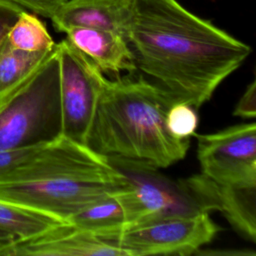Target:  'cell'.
<instances>
[{"label":"cell","instance_id":"obj_1","mask_svg":"<svg viewBox=\"0 0 256 256\" xmlns=\"http://www.w3.org/2000/svg\"><path fill=\"white\" fill-rule=\"evenodd\" d=\"M126 41L136 69L196 110L252 51L177 0H134Z\"/></svg>","mask_w":256,"mask_h":256},{"label":"cell","instance_id":"obj_2","mask_svg":"<svg viewBox=\"0 0 256 256\" xmlns=\"http://www.w3.org/2000/svg\"><path fill=\"white\" fill-rule=\"evenodd\" d=\"M128 186L126 176L106 157L62 136L0 179V201L66 222Z\"/></svg>","mask_w":256,"mask_h":256},{"label":"cell","instance_id":"obj_3","mask_svg":"<svg viewBox=\"0 0 256 256\" xmlns=\"http://www.w3.org/2000/svg\"><path fill=\"white\" fill-rule=\"evenodd\" d=\"M175 101L164 88L142 78L107 80L85 146L107 158L168 167L186 156L190 144L167 129L166 113Z\"/></svg>","mask_w":256,"mask_h":256},{"label":"cell","instance_id":"obj_4","mask_svg":"<svg viewBox=\"0 0 256 256\" xmlns=\"http://www.w3.org/2000/svg\"><path fill=\"white\" fill-rule=\"evenodd\" d=\"M62 137L56 44L38 68L0 104V149L33 147Z\"/></svg>","mask_w":256,"mask_h":256},{"label":"cell","instance_id":"obj_5","mask_svg":"<svg viewBox=\"0 0 256 256\" xmlns=\"http://www.w3.org/2000/svg\"><path fill=\"white\" fill-rule=\"evenodd\" d=\"M219 229L208 212H197L151 219L101 239L123 249L127 256H184L197 253Z\"/></svg>","mask_w":256,"mask_h":256},{"label":"cell","instance_id":"obj_6","mask_svg":"<svg viewBox=\"0 0 256 256\" xmlns=\"http://www.w3.org/2000/svg\"><path fill=\"white\" fill-rule=\"evenodd\" d=\"M59 61L62 136L85 145L107 78L67 39L56 43Z\"/></svg>","mask_w":256,"mask_h":256},{"label":"cell","instance_id":"obj_7","mask_svg":"<svg viewBox=\"0 0 256 256\" xmlns=\"http://www.w3.org/2000/svg\"><path fill=\"white\" fill-rule=\"evenodd\" d=\"M107 159L129 182L126 189L118 192L127 217L126 227L167 215L203 212L181 179L174 182L161 175L158 168L144 162L114 157Z\"/></svg>","mask_w":256,"mask_h":256},{"label":"cell","instance_id":"obj_8","mask_svg":"<svg viewBox=\"0 0 256 256\" xmlns=\"http://www.w3.org/2000/svg\"><path fill=\"white\" fill-rule=\"evenodd\" d=\"M193 136L201 174L223 185L256 187L255 122Z\"/></svg>","mask_w":256,"mask_h":256},{"label":"cell","instance_id":"obj_9","mask_svg":"<svg viewBox=\"0 0 256 256\" xmlns=\"http://www.w3.org/2000/svg\"><path fill=\"white\" fill-rule=\"evenodd\" d=\"M0 256H127V253L69 222L56 224L39 234L14 239Z\"/></svg>","mask_w":256,"mask_h":256},{"label":"cell","instance_id":"obj_10","mask_svg":"<svg viewBox=\"0 0 256 256\" xmlns=\"http://www.w3.org/2000/svg\"><path fill=\"white\" fill-rule=\"evenodd\" d=\"M181 181L201 211H220L241 236L256 242V187L223 185L203 174Z\"/></svg>","mask_w":256,"mask_h":256},{"label":"cell","instance_id":"obj_11","mask_svg":"<svg viewBox=\"0 0 256 256\" xmlns=\"http://www.w3.org/2000/svg\"><path fill=\"white\" fill-rule=\"evenodd\" d=\"M134 0H66L50 18L58 32L74 27L113 31L126 39Z\"/></svg>","mask_w":256,"mask_h":256},{"label":"cell","instance_id":"obj_12","mask_svg":"<svg viewBox=\"0 0 256 256\" xmlns=\"http://www.w3.org/2000/svg\"><path fill=\"white\" fill-rule=\"evenodd\" d=\"M66 39L95 63L102 72L118 74L134 72L136 65L126 39L113 31L74 27L65 33Z\"/></svg>","mask_w":256,"mask_h":256},{"label":"cell","instance_id":"obj_13","mask_svg":"<svg viewBox=\"0 0 256 256\" xmlns=\"http://www.w3.org/2000/svg\"><path fill=\"white\" fill-rule=\"evenodd\" d=\"M66 222L103 238L123 230L127 217L118 192L108 194L72 215Z\"/></svg>","mask_w":256,"mask_h":256},{"label":"cell","instance_id":"obj_14","mask_svg":"<svg viewBox=\"0 0 256 256\" xmlns=\"http://www.w3.org/2000/svg\"><path fill=\"white\" fill-rule=\"evenodd\" d=\"M50 51L26 52L9 45L0 48V104L17 89L43 62Z\"/></svg>","mask_w":256,"mask_h":256},{"label":"cell","instance_id":"obj_15","mask_svg":"<svg viewBox=\"0 0 256 256\" xmlns=\"http://www.w3.org/2000/svg\"><path fill=\"white\" fill-rule=\"evenodd\" d=\"M6 39L11 47L26 52L50 51L56 44L45 24L35 13L26 10L20 13Z\"/></svg>","mask_w":256,"mask_h":256},{"label":"cell","instance_id":"obj_16","mask_svg":"<svg viewBox=\"0 0 256 256\" xmlns=\"http://www.w3.org/2000/svg\"><path fill=\"white\" fill-rule=\"evenodd\" d=\"M61 222L46 214L0 201V229L13 234L16 239L34 236Z\"/></svg>","mask_w":256,"mask_h":256},{"label":"cell","instance_id":"obj_17","mask_svg":"<svg viewBox=\"0 0 256 256\" xmlns=\"http://www.w3.org/2000/svg\"><path fill=\"white\" fill-rule=\"evenodd\" d=\"M197 110L183 101H175L166 113V126L171 135L178 139H190L198 125Z\"/></svg>","mask_w":256,"mask_h":256},{"label":"cell","instance_id":"obj_18","mask_svg":"<svg viewBox=\"0 0 256 256\" xmlns=\"http://www.w3.org/2000/svg\"><path fill=\"white\" fill-rule=\"evenodd\" d=\"M45 145L14 149H0V179L26 163Z\"/></svg>","mask_w":256,"mask_h":256},{"label":"cell","instance_id":"obj_19","mask_svg":"<svg viewBox=\"0 0 256 256\" xmlns=\"http://www.w3.org/2000/svg\"><path fill=\"white\" fill-rule=\"evenodd\" d=\"M23 10H25L23 7L9 0H0V48L6 40L10 28Z\"/></svg>","mask_w":256,"mask_h":256},{"label":"cell","instance_id":"obj_20","mask_svg":"<svg viewBox=\"0 0 256 256\" xmlns=\"http://www.w3.org/2000/svg\"><path fill=\"white\" fill-rule=\"evenodd\" d=\"M37 15L51 18L66 0H9Z\"/></svg>","mask_w":256,"mask_h":256},{"label":"cell","instance_id":"obj_21","mask_svg":"<svg viewBox=\"0 0 256 256\" xmlns=\"http://www.w3.org/2000/svg\"><path fill=\"white\" fill-rule=\"evenodd\" d=\"M234 116L242 118H254L256 115V82L253 80L246 88L239 99L234 112Z\"/></svg>","mask_w":256,"mask_h":256},{"label":"cell","instance_id":"obj_22","mask_svg":"<svg viewBox=\"0 0 256 256\" xmlns=\"http://www.w3.org/2000/svg\"><path fill=\"white\" fill-rule=\"evenodd\" d=\"M14 239H16V237L13 234L0 229V250Z\"/></svg>","mask_w":256,"mask_h":256}]
</instances>
